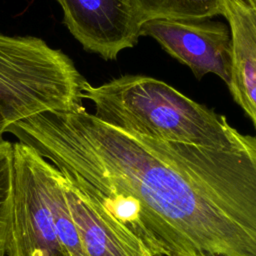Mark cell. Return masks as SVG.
Listing matches in <instances>:
<instances>
[{"mask_svg": "<svg viewBox=\"0 0 256 256\" xmlns=\"http://www.w3.org/2000/svg\"><path fill=\"white\" fill-rule=\"evenodd\" d=\"M141 24L157 18L208 19L221 15V0H126Z\"/></svg>", "mask_w": 256, "mask_h": 256, "instance_id": "cell-9", "label": "cell"}, {"mask_svg": "<svg viewBox=\"0 0 256 256\" xmlns=\"http://www.w3.org/2000/svg\"><path fill=\"white\" fill-rule=\"evenodd\" d=\"M152 256H256V136L216 149L127 132L83 105L12 124Z\"/></svg>", "mask_w": 256, "mask_h": 256, "instance_id": "cell-1", "label": "cell"}, {"mask_svg": "<svg viewBox=\"0 0 256 256\" xmlns=\"http://www.w3.org/2000/svg\"><path fill=\"white\" fill-rule=\"evenodd\" d=\"M220 11L231 33L227 86L256 130V0H221Z\"/></svg>", "mask_w": 256, "mask_h": 256, "instance_id": "cell-8", "label": "cell"}, {"mask_svg": "<svg viewBox=\"0 0 256 256\" xmlns=\"http://www.w3.org/2000/svg\"><path fill=\"white\" fill-rule=\"evenodd\" d=\"M72 36L91 53L116 60L138 43L141 22L126 0H56Z\"/></svg>", "mask_w": 256, "mask_h": 256, "instance_id": "cell-6", "label": "cell"}, {"mask_svg": "<svg viewBox=\"0 0 256 256\" xmlns=\"http://www.w3.org/2000/svg\"><path fill=\"white\" fill-rule=\"evenodd\" d=\"M82 96L105 123L158 140L232 149L252 137L232 127L225 115L148 76L123 75L99 86L86 80Z\"/></svg>", "mask_w": 256, "mask_h": 256, "instance_id": "cell-2", "label": "cell"}, {"mask_svg": "<svg viewBox=\"0 0 256 256\" xmlns=\"http://www.w3.org/2000/svg\"><path fill=\"white\" fill-rule=\"evenodd\" d=\"M49 197L59 240L66 254L87 256L64 195L62 173L53 164L49 174Z\"/></svg>", "mask_w": 256, "mask_h": 256, "instance_id": "cell-10", "label": "cell"}, {"mask_svg": "<svg viewBox=\"0 0 256 256\" xmlns=\"http://www.w3.org/2000/svg\"><path fill=\"white\" fill-rule=\"evenodd\" d=\"M60 172L64 195L87 256H152L79 179Z\"/></svg>", "mask_w": 256, "mask_h": 256, "instance_id": "cell-7", "label": "cell"}, {"mask_svg": "<svg viewBox=\"0 0 256 256\" xmlns=\"http://www.w3.org/2000/svg\"><path fill=\"white\" fill-rule=\"evenodd\" d=\"M157 18L143 22L140 37L149 36L174 59L188 66L197 79L208 73L226 84L231 68V33L221 21Z\"/></svg>", "mask_w": 256, "mask_h": 256, "instance_id": "cell-5", "label": "cell"}, {"mask_svg": "<svg viewBox=\"0 0 256 256\" xmlns=\"http://www.w3.org/2000/svg\"><path fill=\"white\" fill-rule=\"evenodd\" d=\"M13 147L9 141L0 142V256H5L12 200Z\"/></svg>", "mask_w": 256, "mask_h": 256, "instance_id": "cell-11", "label": "cell"}, {"mask_svg": "<svg viewBox=\"0 0 256 256\" xmlns=\"http://www.w3.org/2000/svg\"><path fill=\"white\" fill-rule=\"evenodd\" d=\"M85 81L72 59L43 39L0 33V142L14 123L83 105Z\"/></svg>", "mask_w": 256, "mask_h": 256, "instance_id": "cell-3", "label": "cell"}, {"mask_svg": "<svg viewBox=\"0 0 256 256\" xmlns=\"http://www.w3.org/2000/svg\"><path fill=\"white\" fill-rule=\"evenodd\" d=\"M7 256H68L62 247L49 197L52 163L15 142Z\"/></svg>", "mask_w": 256, "mask_h": 256, "instance_id": "cell-4", "label": "cell"}]
</instances>
